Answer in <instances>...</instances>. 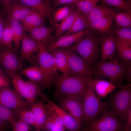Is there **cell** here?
Returning a JSON list of instances; mask_svg holds the SVG:
<instances>
[{"mask_svg": "<svg viewBox=\"0 0 131 131\" xmlns=\"http://www.w3.org/2000/svg\"><path fill=\"white\" fill-rule=\"evenodd\" d=\"M89 78L68 76L57 73L53 85L55 87V97L71 96L82 97L89 82Z\"/></svg>", "mask_w": 131, "mask_h": 131, "instance_id": "6da1fadb", "label": "cell"}, {"mask_svg": "<svg viewBox=\"0 0 131 131\" xmlns=\"http://www.w3.org/2000/svg\"><path fill=\"white\" fill-rule=\"evenodd\" d=\"M131 65H126L113 58L108 62H96L95 69H93V74L106 77L113 83L121 85L125 78L131 82Z\"/></svg>", "mask_w": 131, "mask_h": 131, "instance_id": "7a4b0ae2", "label": "cell"}, {"mask_svg": "<svg viewBox=\"0 0 131 131\" xmlns=\"http://www.w3.org/2000/svg\"><path fill=\"white\" fill-rule=\"evenodd\" d=\"M83 114L82 121L90 123L105 109L107 103L101 100L89 82L83 94Z\"/></svg>", "mask_w": 131, "mask_h": 131, "instance_id": "3957f363", "label": "cell"}, {"mask_svg": "<svg viewBox=\"0 0 131 131\" xmlns=\"http://www.w3.org/2000/svg\"><path fill=\"white\" fill-rule=\"evenodd\" d=\"M100 43L99 36L90 33L70 47L91 66L98 59Z\"/></svg>", "mask_w": 131, "mask_h": 131, "instance_id": "277c9868", "label": "cell"}, {"mask_svg": "<svg viewBox=\"0 0 131 131\" xmlns=\"http://www.w3.org/2000/svg\"><path fill=\"white\" fill-rule=\"evenodd\" d=\"M101 117L90 123V126L84 130L89 131H123V124L113 110L105 109Z\"/></svg>", "mask_w": 131, "mask_h": 131, "instance_id": "5b68a950", "label": "cell"}, {"mask_svg": "<svg viewBox=\"0 0 131 131\" xmlns=\"http://www.w3.org/2000/svg\"><path fill=\"white\" fill-rule=\"evenodd\" d=\"M113 110L122 120H126L128 112L131 108V84L123 85L114 95L112 100Z\"/></svg>", "mask_w": 131, "mask_h": 131, "instance_id": "8992f818", "label": "cell"}, {"mask_svg": "<svg viewBox=\"0 0 131 131\" xmlns=\"http://www.w3.org/2000/svg\"><path fill=\"white\" fill-rule=\"evenodd\" d=\"M70 69V75L84 78L91 77L93 75V69L80 56L78 55L70 46L66 49Z\"/></svg>", "mask_w": 131, "mask_h": 131, "instance_id": "52a82bcc", "label": "cell"}, {"mask_svg": "<svg viewBox=\"0 0 131 131\" xmlns=\"http://www.w3.org/2000/svg\"><path fill=\"white\" fill-rule=\"evenodd\" d=\"M0 104L16 113L23 109L30 108L31 104L23 100L15 90H12L7 86L0 88Z\"/></svg>", "mask_w": 131, "mask_h": 131, "instance_id": "ba28073f", "label": "cell"}, {"mask_svg": "<svg viewBox=\"0 0 131 131\" xmlns=\"http://www.w3.org/2000/svg\"><path fill=\"white\" fill-rule=\"evenodd\" d=\"M40 44V47L38 51L37 62L39 67L53 85L55 76L57 73L54 59L45 47Z\"/></svg>", "mask_w": 131, "mask_h": 131, "instance_id": "9c48e42d", "label": "cell"}, {"mask_svg": "<svg viewBox=\"0 0 131 131\" xmlns=\"http://www.w3.org/2000/svg\"><path fill=\"white\" fill-rule=\"evenodd\" d=\"M76 96L57 97L61 108L68 111L72 116L81 123L83 114V101Z\"/></svg>", "mask_w": 131, "mask_h": 131, "instance_id": "30bf717a", "label": "cell"}, {"mask_svg": "<svg viewBox=\"0 0 131 131\" xmlns=\"http://www.w3.org/2000/svg\"><path fill=\"white\" fill-rule=\"evenodd\" d=\"M7 48L0 52V61L6 73L13 78L19 70V59L11 48Z\"/></svg>", "mask_w": 131, "mask_h": 131, "instance_id": "8fae6325", "label": "cell"}, {"mask_svg": "<svg viewBox=\"0 0 131 131\" xmlns=\"http://www.w3.org/2000/svg\"><path fill=\"white\" fill-rule=\"evenodd\" d=\"M92 30L90 29L74 33L62 35L57 38L51 44L45 48L49 52L58 48L68 47L75 43H77L87 35L89 34Z\"/></svg>", "mask_w": 131, "mask_h": 131, "instance_id": "7c38bea8", "label": "cell"}, {"mask_svg": "<svg viewBox=\"0 0 131 131\" xmlns=\"http://www.w3.org/2000/svg\"><path fill=\"white\" fill-rule=\"evenodd\" d=\"M54 28L48 27L44 24L35 27L29 31V36L41 45L46 48L55 40L52 35Z\"/></svg>", "mask_w": 131, "mask_h": 131, "instance_id": "4fadbf2b", "label": "cell"}, {"mask_svg": "<svg viewBox=\"0 0 131 131\" xmlns=\"http://www.w3.org/2000/svg\"><path fill=\"white\" fill-rule=\"evenodd\" d=\"M21 41V49L19 59V70L22 69L24 60L27 59L30 61L29 57L33 53L38 51L40 47L38 42L25 33H23Z\"/></svg>", "mask_w": 131, "mask_h": 131, "instance_id": "5bb4252c", "label": "cell"}, {"mask_svg": "<svg viewBox=\"0 0 131 131\" xmlns=\"http://www.w3.org/2000/svg\"><path fill=\"white\" fill-rule=\"evenodd\" d=\"M41 96L47 101L62 118L64 121L65 128L71 131L80 130L81 123L75 119L68 113L61 108L57 106L48 99L43 94Z\"/></svg>", "mask_w": 131, "mask_h": 131, "instance_id": "9a60e30c", "label": "cell"}, {"mask_svg": "<svg viewBox=\"0 0 131 131\" xmlns=\"http://www.w3.org/2000/svg\"><path fill=\"white\" fill-rule=\"evenodd\" d=\"M20 74L27 76L30 80L40 85L42 90L53 85L51 81L38 66L25 68L20 72Z\"/></svg>", "mask_w": 131, "mask_h": 131, "instance_id": "2e32d148", "label": "cell"}, {"mask_svg": "<svg viewBox=\"0 0 131 131\" xmlns=\"http://www.w3.org/2000/svg\"><path fill=\"white\" fill-rule=\"evenodd\" d=\"M6 8L9 18L19 21H22L28 16L37 12L18 1L10 3Z\"/></svg>", "mask_w": 131, "mask_h": 131, "instance_id": "e0dca14e", "label": "cell"}, {"mask_svg": "<svg viewBox=\"0 0 131 131\" xmlns=\"http://www.w3.org/2000/svg\"><path fill=\"white\" fill-rule=\"evenodd\" d=\"M101 47V54L99 62H103L113 58L116 51L114 35L110 32L107 36H104L100 38Z\"/></svg>", "mask_w": 131, "mask_h": 131, "instance_id": "ac0fdd59", "label": "cell"}, {"mask_svg": "<svg viewBox=\"0 0 131 131\" xmlns=\"http://www.w3.org/2000/svg\"><path fill=\"white\" fill-rule=\"evenodd\" d=\"M20 3L43 14L46 17L52 19L54 13L50 6L49 0H17Z\"/></svg>", "mask_w": 131, "mask_h": 131, "instance_id": "d6986e66", "label": "cell"}, {"mask_svg": "<svg viewBox=\"0 0 131 131\" xmlns=\"http://www.w3.org/2000/svg\"><path fill=\"white\" fill-rule=\"evenodd\" d=\"M49 52L53 57L57 70L63 74L70 76V71L66 49L58 48Z\"/></svg>", "mask_w": 131, "mask_h": 131, "instance_id": "ffe728a7", "label": "cell"}, {"mask_svg": "<svg viewBox=\"0 0 131 131\" xmlns=\"http://www.w3.org/2000/svg\"><path fill=\"white\" fill-rule=\"evenodd\" d=\"M89 83L92 86L95 92L99 97L104 98L115 89L123 85H116L110 81L97 79L89 78Z\"/></svg>", "mask_w": 131, "mask_h": 131, "instance_id": "44dd1931", "label": "cell"}, {"mask_svg": "<svg viewBox=\"0 0 131 131\" xmlns=\"http://www.w3.org/2000/svg\"><path fill=\"white\" fill-rule=\"evenodd\" d=\"M33 115L35 121L34 126L36 131L41 130L42 126L47 117L48 112L47 108L43 100H36L31 104L30 108Z\"/></svg>", "mask_w": 131, "mask_h": 131, "instance_id": "7402d4cb", "label": "cell"}, {"mask_svg": "<svg viewBox=\"0 0 131 131\" xmlns=\"http://www.w3.org/2000/svg\"><path fill=\"white\" fill-rule=\"evenodd\" d=\"M113 15H109L89 23V28L102 34H108L111 32L114 20Z\"/></svg>", "mask_w": 131, "mask_h": 131, "instance_id": "603a6c76", "label": "cell"}, {"mask_svg": "<svg viewBox=\"0 0 131 131\" xmlns=\"http://www.w3.org/2000/svg\"><path fill=\"white\" fill-rule=\"evenodd\" d=\"M70 5L71 7L70 13L66 18L62 21L56 29L54 35L56 39L61 36L70 28L74 19L79 13L77 9H75V7L73 4H72Z\"/></svg>", "mask_w": 131, "mask_h": 131, "instance_id": "cb8c5ba5", "label": "cell"}, {"mask_svg": "<svg viewBox=\"0 0 131 131\" xmlns=\"http://www.w3.org/2000/svg\"><path fill=\"white\" fill-rule=\"evenodd\" d=\"M114 13L113 10L106 5L102 4L99 5L97 4L85 16L89 23L109 15H113Z\"/></svg>", "mask_w": 131, "mask_h": 131, "instance_id": "d4e9b609", "label": "cell"}, {"mask_svg": "<svg viewBox=\"0 0 131 131\" xmlns=\"http://www.w3.org/2000/svg\"><path fill=\"white\" fill-rule=\"evenodd\" d=\"M46 17L43 14L37 11L28 16L21 21L24 31H29L35 27L44 24Z\"/></svg>", "mask_w": 131, "mask_h": 131, "instance_id": "484cf974", "label": "cell"}, {"mask_svg": "<svg viewBox=\"0 0 131 131\" xmlns=\"http://www.w3.org/2000/svg\"><path fill=\"white\" fill-rule=\"evenodd\" d=\"M116 51L121 62L126 65L131 64V47L120 40L114 35Z\"/></svg>", "mask_w": 131, "mask_h": 131, "instance_id": "4316f807", "label": "cell"}, {"mask_svg": "<svg viewBox=\"0 0 131 131\" xmlns=\"http://www.w3.org/2000/svg\"><path fill=\"white\" fill-rule=\"evenodd\" d=\"M89 28V23L83 15L79 12L74 19L70 28L63 35L78 33Z\"/></svg>", "mask_w": 131, "mask_h": 131, "instance_id": "83f0119b", "label": "cell"}, {"mask_svg": "<svg viewBox=\"0 0 131 131\" xmlns=\"http://www.w3.org/2000/svg\"><path fill=\"white\" fill-rule=\"evenodd\" d=\"M116 28L131 27V10L126 11L113 14Z\"/></svg>", "mask_w": 131, "mask_h": 131, "instance_id": "f1b7e54d", "label": "cell"}, {"mask_svg": "<svg viewBox=\"0 0 131 131\" xmlns=\"http://www.w3.org/2000/svg\"><path fill=\"white\" fill-rule=\"evenodd\" d=\"M25 82L28 97V102L32 104L35 102L38 96H41L43 94L35 82L30 79Z\"/></svg>", "mask_w": 131, "mask_h": 131, "instance_id": "f546056e", "label": "cell"}, {"mask_svg": "<svg viewBox=\"0 0 131 131\" xmlns=\"http://www.w3.org/2000/svg\"><path fill=\"white\" fill-rule=\"evenodd\" d=\"M101 0H78L72 3L77 8L79 12L86 16Z\"/></svg>", "mask_w": 131, "mask_h": 131, "instance_id": "4dcf8cb0", "label": "cell"}, {"mask_svg": "<svg viewBox=\"0 0 131 131\" xmlns=\"http://www.w3.org/2000/svg\"><path fill=\"white\" fill-rule=\"evenodd\" d=\"M9 19L14 33L15 48L16 50L19 46L24 31L22 24L19 21L10 18Z\"/></svg>", "mask_w": 131, "mask_h": 131, "instance_id": "1f68e13d", "label": "cell"}, {"mask_svg": "<svg viewBox=\"0 0 131 131\" xmlns=\"http://www.w3.org/2000/svg\"><path fill=\"white\" fill-rule=\"evenodd\" d=\"M11 82L16 92L28 102V97L25 81L19 75L17 74L12 78Z\"/></svg>", "mask_w": 131, "mask_h": 131, "instance_id": "d6a6232c", "label": "cell"}, {"mask_svg": "<svg viewBox=\"0 0 131 131\" xmlns=\"http://www.w3.org/2000/svg\"><path fill=\"white\" fill-rule=\"evenodd\" d=\"M115 36L120 40L131 47V28L124 27L113 30Z\"/></svg>", "mask_w": 131, "mask_h": 131, "instance_id": "836d02e7", "label": "cell"}, {"mask_svg": "<svg viewBox=\"0 0 131 131\" xmlns=\"http://www.w3.org/2000/svg\"><path fill=\"white\" fill-rule=\"evenodd\" d=\"M14 37L13 31L9 20L4 26L3 32V45L8 47H12V44Z\"/></svg>", "mask_w": 131, "mask_h": 131, "instance_id": "e575fe53", "label": "cell"}, {"mask_svg": "<svg viewBox=\"0 0 131 131\" xmlns=\"http://www.w3.org/2000/svg\"><path fill=\"white\" fill-rule=\"evenodd\" d=\"M46 120L42 126L41 130L42 131H63L65 128L61 127L57 124L56 121L48 111Z\"/></svg>", "mask_w": 131, "mask_h": 131, "instance_id": "d590c367", "label": "cell"}, {"mask_svg": "<svg viewBox=\"0 0 131 131\" xmlns=\"http://www.w3.org/2000/svg\"><path fill=\"white\" fill-rule=\"evenodd\" d=\"M14 111L0 104V117L12 125L16 121Z\"/></svg>", "mask_w": 131, "mask_h": 131, "instance_id": "8d00e7d4", "label": "cell"}, {"mask_svg": "<svg viewBox=\"0 0 131 131\" xmlns=\"http://www.w3.org/2000/svg\"><path fill=\"white\" fill-rule=\"evenodd\" d=\"M19 119H20L29 125H35L34 117L31 110L27 109H23L16 113Z\"/></svg>", "mask_w": 131, "mask_h": 131, "instance_id": "74e56055", "label": "cell"}, {"mask_svg": "<svg viewBox=\"0 0 131 131\" xmlns=\"http://www.w3.org/2000/svg\"><path fill=\"white\" fill-rule=\"evenodd\" d=\"M105 4L127 11L131 10V4L123 0H101Z\"/></svg>", "mask_w": 131, "mask_h": 131, "instance_id": "f35d334b", "label": "cell"}, {"mask_svg": "<svg viewBox=\"0 0 131 131\" xmlns=\"http://www.w3.org/2000/svg\"><path fill=\"white\" fill-rule=\"evenodd\" d=\"M71 10V7L67 6L58 9L56 12L54 13L52 18L54 23L62 21L66 18L69 14Z\"/></svg>", "mask_w": 131, "mask_h": 131, "instance_id": "ab89813d", "label": "cell"}, {"mask_svg": "<svg viewBox=\"0 0 131 131\" xmlns=\"http://www.w3.org/2000/svg\"><path fill=\"white\" fill-rule=\"evenodd\" d=\"M48 112L50 114L59 127L65 128L64 121L58 114L49 104L46 106Z\"/></svg>", "mask_w": 131, "mask_h": 131, "instance_id": "60d3db41", "label": "cell"}, {"mask_svg": "<svg viewBox=\"0 0 131 131\" xmlns=\"http://www.w3.org/2000/svg\"><path fill=\"white\" fill-rule=\"evenodd\" d=\"M12 126L13 131H28L31 129L28 124L20 119L16 120Z\"/></svg>", "mask_w": 131, "mask_h": 131, "instance_id": "b9f144b4", "label": "cell"}, {"mask_svg": "<svg viewBox=\"0 0 131 131\" xmlns=\"http://www.w3.org/2000/svg\"><path fill=\"white\" fill-rule=\"evenodd\" d=\"M126 120V122L123 124V131H131V108L128 110Z\"/></svg>", "mask_w": 131, "mask_h": 131, "instance_id": "7bdbcfd3", "label": "cell"}, {"mask_svg": "<svg viewBox=\"0 0 131 131\" xmlns=\"http://www.w3.org/2000/svg\"><path fill=\"white\" fill-rule=\"evenodd\" d=\"M78 0H57L54 2V4L55 6L61 5H66L70 4Z\"/></svg>", "mask_w": 131, "mask_h": 131, "instance_id": "ee69618b", "label": "cell"}, {"mask_svg": "<svg viewBox=\"0 0 131 131\" xmlns=\"http://www.w3.org/2000/svg\"><path fill=\"white\" fill-rule=\"evenodd\" d=\"M4 25V20L3 17L0 14V46H3V32Z\"/></svg>", "mask_w": 131, "mask_h": 131, "instance_id": "f6af8a7d", "label": "cell"}, {"mask_svg": "<svg viewBox=\"0 0 131 131\" xmlns=\"http://www.w3.org/2000/svg\"><path fill=\"white\" fill-rule=\"evenodd\" d=\"M10 84L9 80L7 77L0 75V88L8 86Z\"/></svg>", "mask_w": 131, "mask_h": 131, "instance_id": "bcb514c9", "label": "cell"}, {"mask_svg": "<svg viewBox=\"0 0 131 131\" xmlns=\"http://www.w3.org/2000/svg\"><path fill=\"white\" fill-rule=\"evenodd\" d=\"M6 122L0 117V131H5L6 130L7 128Z\"/></svg>", "mask_w": 131, "mask_h": 131, "instance_id": "7dc6e473", "label": "cell"}, {"mask_svg": "<svg viewBox=\"0 0 131 131\" xmlns=\"http://www.w3.org/2000/svg\"><path fill=\"white\" fill-rule=\"evenodd\" d=\"M3 0L4 5L6 8L10 3L17 1V0Z\"/></svg>", "mask_w": 131, "mask_h": 131, "instance_id": "c3c4849f", "label": "cell"}, {"mask_svg": "<svg viewBox=\"0 0 131 131\" xmlns=\"http://www.w3.org/2000/svg\"><path fill=\"white\" fill-rule=\"evenodd\" d=\"M0 75L1 76L7 77L5 74L4 73L2 72L0 67Z\"/></svg>", "mask_w": 131, "mask_h": 131, "instance_id": "681fc988", "label": "cell"}, {"mask_svg": "<svg viewBox=\"0 0 131 131\" xmlns=\"http://www.w3.org/2000/svg\"><path fill=\"white\" fill-rule=\"evenodd\" d=\"M0 4L4 5V3L3 0H0Z\"/></svg>", "mask_w": 131, "mask_h": 131, "instance_id": "f907efd6", "label": "cell"}, {"mask_svg": "<svg viewBox=\"0 0 131 131\" xmlns=\"http://www.w3.org/2000/svg\"><path fill=\"white\" fill-rule=\"evenodd\" d=\"M3 46H0V49L3 47Z\"/></svg>", "mask_w": 131, "mask_h": 131, "instance_id": "816d5d0a", "label": "cell"}, {"mask_svg": "<svg viewBox=\"0 0 131 131\" xmlns=\"http://www.w3.org/2000/svg\"><path fill=\"white\" fill-rule=\"evenodd\" d=\"M52 0L53 1H54V2H55V1H56L57 0Z\"/></svg>", "mask_w": 131, "mask_h": 131, "instance_id": "f5cc1de1", "label": "cell"}]
</instances>
